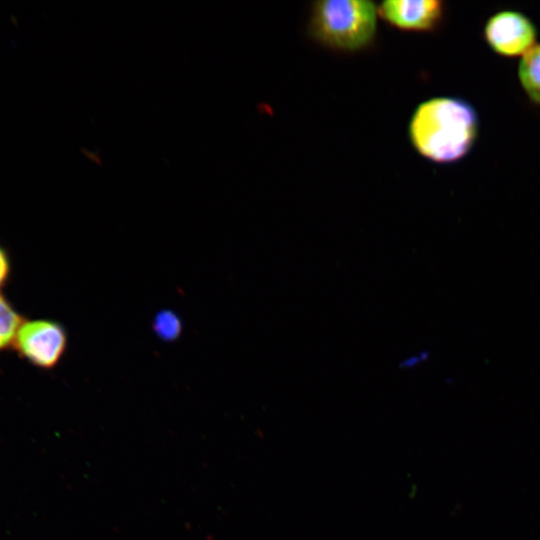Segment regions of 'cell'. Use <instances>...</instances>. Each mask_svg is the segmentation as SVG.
<instances>
[{"label":"cell","instance_id":"9c48e42d","mask_svg":"<svg viewBox=\"0 0 540 540\" xmlns=\"http://www.w3.org/2000/svg\"><path fill=\"white\" fill-rule=\"evenodd\" d=\"M12 262L8 250L0 244V293L5 288L11 278Z\"/></svg>","mask_w":540,"mask_h":540},{"label":"cell","instance_id":"6da1fadb","mask_svg":"<svg viewBox=\"0 0 540 540\" xmlns=\"http://www.w3.org/2000/svg\"><path fill=\"white\" fill-rule=\"evenodd\" d=\"M479 130L474 107L457 97H434L420 103L408 125L414 149L435 163H453L472 149Z\"/></svg>","mask_w":540,"mask_h":540},{"label":"cell","instance_id":"3957f363","mask_svg":"<svg viewBox=\"0 0 540 540\" xmlns=\"http://www.w3.org/2000/svg\"><path fill=\"white\" fill-rule=\"evenodd\" d=\"M68 333L58 321L24 319L12 350L29 365L44 371L56 368L66 354Z\"/></svg>","mask_w":540,"mask_h":540},{"label":"cell","instance_id":"8992f818","mask_svg":"<svg viewBox=\"0 0 540 540\" xmlns=\"http://www.w3.org/2000/svg\"><path fill=\"white\" fill-rule=\"evenodd\" d=\"M518 77L528 98L540 105V44H535L522 56Z\"/></svg>","mask_w":540,"mask_h":540},{"label":"cell","instance_id":"5b68a950","mask_svg":"<svg viewBox=\"0 0 540 540\" xmlns=\"http://www.w3.org/2000/svg\"><path fill=\"white\" fill-rule=\"evenodd\" d=\"M443 3L435 0H390L382 2L378 14L391 26L405 31H432L443 18Z\"/></svg>","mask_w":540,"mask_h":540},{"label":"cell","instance_id":"52a82bcc","mask_svg":"<svg viewBox=\"0 0 540 540\" xmlns=\"http://www.w3.org/2000/svg\"><path fill=\"white\" fill-rule=\"evenodd\" d=\"M24 319L12 302L3 293H0V353L13 348L16 335Z\"/></svg>","mask_w":540,"mask_h":540},{"label":"cell","instance_id":"7a4b0ae2","mask_svg":"<svg viewBox=\"0 0 540 540\" xmlns=\"http://www.w3.org/2000/svg\"><path fill=\"white\" fill-rule=\"evenodd\" d=\"M377 7L366 0H326L312 4L309 32L320 44L355 52L371 45L377 30Z\"/></svg>","mask_w":540,"mask_h":540},{"label":"cell","instance_id":"ba28073f","mask_svg":"<svg viewBox=\"0 0 540 540\" xmlns=\"http://www.w3.org/2000/svg\"><path fill=\"white\" fill-rule=\"evenodd\" d=\"M152 327L155 335L167 342L176 340L182 333V322L179 316L171 310L158 312Z\"/></svg>","mask_w":540,"mask_h":540},{"label":"cell","instance_id":"277c9868","mask_svg":"<svg viewBox=\"0 0 540 540\" xmlns=\"http://www.w3.org/2000/svg\"><path fill=\"white\" fill-rule=\"evenodd\" d=\"M484 38L495 53L505 57H516L523 56L536 44L537 31L524 14L505 10L487 20Z\"/></svg>","mask_w":540,"mask_h":540}]
</instances>
